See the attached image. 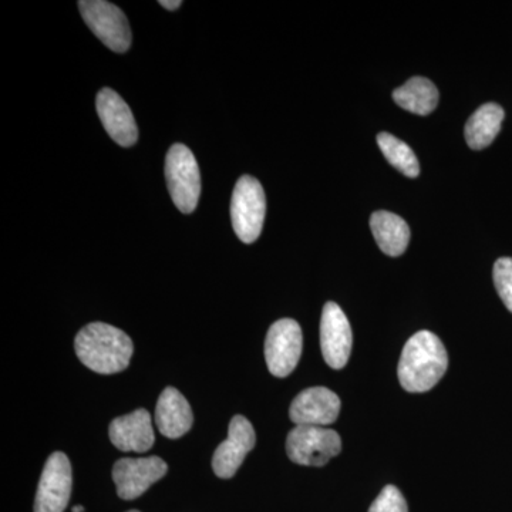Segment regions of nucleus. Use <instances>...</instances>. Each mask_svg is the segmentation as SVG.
Listing matches in <instances>:
<instances>
[{"label":"nucleus","instance_id":"f257e3e1","mask_svg":"<svg viewBox=\"0 0 512 512\" xmlns=\"http://www.w3.org/2000/svg\"><path fill=\"white\" fill-rule=\"evenodd\" d=\"M447 367L448 356L443 342L429 330H421L404 345L397 375L404 390L424 393L440 382Z\"/></svg>","mask_w":512,"mask_h":512},{"label":"nucleus","instance_id":"f03ea898","mask_svg":"<svg viewBox=\"0 0 512 512\" xmlns=\"http://www.w3.org/2000/svg\"><path fill=\"white\" fill-rule=\"evenodd\" d=\"M74 349L80 362L100 375L123 372L134 352L127 333L101 322L84 326L77 333Z\"/></svg>","mask_w":512,"mask_h":512},{"label":"nucleus","instance_id":"7ed1b4c3","mask_svg":"<svg viewBox=\"0 0 512 512\" xmlns=\"http://www.w3.org/2000/svg\"><path fill=\"white\" fill-rule=\"evenodd\" d=\"M165 178L175 207L183 214L197 208L201 195V174L190 148L174 144L165 158Z\"/></svg>","mask_w":512,"mask_h":512},{"label":"nucleus","instance_id":"20e7f679","mask_svg":"<svg viewBox=\"0 0 512 512\" xmlns=\"http://www.w3.org/2000/svg\"><path fill=\"white\" fill-rule=\"evenodd\" d=\"M265 214L264 188L251 175H242L232 192L231 218L235 234L244 244H252L259 238Z\"/></svg>","mask_w":512,"mask_h":512},{"label":"nucleus","instance_id":"39448f33","mask_svg":"<svg viewBox=\"0 0 512 512\" xmlns=\"http://www.w3.org/2000/svg\"><path fill=\"white\" fill-rule=\"evenodd\" d=\"M342 440L335 430L318 426H296L288 434L286 453L299 466L323 467L339 456Z\"/></svg>","mask_w":512,"mask_h":512},{"label":"nucleus","instance_id":"423d86ee","mask_svg":"<svg viewBox=\"0 0 512 512\" xmlns=\"http://www.w3.org/2000/svg\"><path fill=\"white\" fill-rule=\"evenodd\" d=\"M80 13L90 30L109 49L126 53L131 46V29L119 6L106 0H80Z\"/></svg>","mask_w":512,"mask_h":512},{"label":"nucleus","instance_id":"0eeeda50","mask_svg":"<svg viewBox=\"0 0 512 512\" xmlns=\"http://www.w3.org/2000/svg\"><path fill=\"white\" fill-rule=\"evenodd\" d=\"M303 336L299 323L281 319L268 330L265 359L269 372L276 377L291 375L302 356Z\"/></svg>","mask_w":512,"mask_h":512},{"label":"nucleus","instance_id":"6e6552de","mask_svg":"<svg viewBox=\"0 0 512 512\" xmlns=\"http://www.w3.org/2000/svg\"><path fill=\"white\" fill-rule=\"evenodd\" d=\"M72 466L66 454L53 453L37 487L35 512H63L72 495Z\"/></svg>","mask_w":512,"mask_h":512},{"label":"nucleus","instance_id":"1a4fd4ad","mask_svg":"<svg viewBox=\"0 0 512 512\" xmlns=\"http://www.w3.org/2000/svg\"><path fill=\"white\" fill-rule=\"evenodd\" d=\"M352 328L342 308L335 302H328L320 319V348L325 362L332 369H343L352 353Z\"/></svg>","mask_w":512,"mask_h":512},{"label":"nucleus","instance_id":"9d476101","mask_svg":"<svg viewBox=\"0 0 512 512\" xmlns=\"http://www.w3.org/2000/svg\"><path fill=\"white\" fill-rule=\"evenodd\" d=\"M167 463L160 457L121 458L113 467L117 494L123 500H136L167 474Z\"/></svg>","mask_w":512,"mask_h":512},{"label":"nucleus","instance_id":"9b49d317","mask_svg":"<svg viewBox=\"0 0 512 512\" xmlns=\"http://www.w3.org/2000/svg\"><path fill=\"white\" fill-rule=\"evenodd\" d=\"M255 443V430L251 421L244 416L232 417L229 423L228 439L220 444L212 458L215 474L220 478L234 477Z\"/></svg>","mask_w":512,"mask_h":512},{"label":"nucleus","instance_id":"f8f14e48","mask_svg":"<svg viewBox=\"0 0 512 512\" xmlns=\"http://www.w3.org/2000/svg\"><path fill=\"white\" fill-rule=\"evenodd\" d=\"M340 399L326 387H311L295 397L289 416L296 426L326 427L338 420Z\"/></svg>","mask_w":512,"mask_h":512},{"label":"nucleus","instance_id":"ddd939ff","mask_svg":"<svg viewBox=\"0 0 512 512\" xmlns=\"http://www.w3.org/2000/svg\"><path fill=\"white\" fill-rule=\"evenodd\" d=\"M97 113L109 136L121 147H131L137 143L136 120L126 101L111 89H101L96 99Z\"/></svg>","mask_w":512,"mask_h":512},{"label":"nucleus","instance_id":"4468645a","mask_svg":"<svg viewBox=\"0 0 512 512\" xmlns=\"http://www.w3.org/2000/svg\"><path fill=\"white\" fill-rule=\"evenodd\" d=\"M110 440L124 453H146L156 443L151 414L140 409L111 421Z\"/></svg>","mask_w":512,"mask_h":512},{"label":"nucleus","instance_id":"2eb2a0df","mask_svg":"<svg viewBox=\"0 0 512 512\" xmlns=\"http://www.w3.org/2000/svg\"><path fill=\"white\" fill-rule=\"evenodd\" d=\"M192 410L187 399L174 387H167L160 394L156 409V424L168 439H180L191 430Z\"/></svg>","mask_w":512,"mask_h":512},{"label":"nucleus","instance_id":"dca6fc26","mask_svg":"<svg viewBox=\"0 0 512 512\" xmlns=\"http://www.w3.org/2000/svg\"><path fill=\"white\" fill-rule=\"evenodd\" d=\"M370 228H372L377 245L386 255H403L409 247V225L402 217L393 212L376 211L370 217Z\"/></svg>","mask_w":512,"mask_h":512},{"label":"nucleus","instance_id":"f3484780","mask_svg":"<svg viewBox=\"0 0 512 512\" xmlns=\"http://www.w3.org/2000/svg\"><path fill=\"white\" fill-rule=\"evenodd\" d=\"M504 120L503 107L495 103L483 104L474 111L466 124V140L468 147L473 150H483L490 146L495 137L500 134Z\"/></svg>","mask_w":512,"mask_h":512},{"label":"nucleus","instance_id":"a211bd4d","mask_svg":"<svg viewBox=\"0 0 512 512\" xmlns=\"http://www.w3.org/2000/svg\"><path fill=\"white\" fill-rule=\"evenodd\" d=\"M439 99V90L426 77H412L409 82L393 92V100L402 109L419 116L433 113L439 104Z\"/></svg>","mask_w":512,"mask_h":512},{"label":"nucleus","instance_id":"6ab92c4d","mask_svg":"<svg viewBox=\"0 0 512 512\" xmlns=\"http://www.w3.org/2000/svg\"><path fill=\"white\" fill-rule=\"evenodd\" d=\"M377 144L382 150L383 156L393 165L396 170L406 177L416 178L420 174V164L416 154L409 144L399 140L389 133H380L377 136Z\"/></svg>","mask_w":512,"mask_h":512},{"label":"nucleus","instance_id":"aec40b11","mask_svg":"<svg viewBox=\"0 0 512 512\" xmlns=\"http://www.w3.org/2000/svg\"><path fill=\"white\" fill-rule=\"evenodd\" d=\"M494 285L501 301L512 313V258H500L494 265Z\"/></svg>","mask_w":512,"mask_h":512},{"label":"nucleus","instance_id":"412c9836","mask_svg":"<svg viewBox=\"0 0 512 512\" xmlns=\"http://www.w3.org/2000/svg\"><path fill=\"white\" fill-rule=\"evenodd\" d=\"M369 512H409V508L399 488L387 485L376 498Z\"/></svg>","mask_w":512,"mask_h":512},{"label":"nucleus","instance_id":"4be33fe9","mask_svg":"<svg viewBox=\"0 0 512 512\" xmlns=\"http://www.w3.org/2000/svg\"><path fill=\"white\" fill-rule=\"evenodd\" d=\"M160 5L167 10H177L183 5V2H180V0H161Z\"/></svg>","mask_w":512,"mask_h":512},{"label":"nucleus","instance_id":"5701e85b","mask_svg":"<svg viewBox=\"0 0 512 512\" xmlns=\"http://www.w3.org/2000/svg\"><path fill=\"white\" fill-rule=\"evenodd\" d=\"M73 512H84V507H82V505H77V507L73 508Z\"/></svg>","mask_w":512,"mask_h":512},{"label":"nucleus","instance_id":"b1692460","mask_svg":"<svg viewBox=\"0 0 512 512\" xmlns=\"http://www.w3.org/2000/svg\"><path fill=\"white\" fill-rule=\"evenodd\" d=\"M128 512H140V511L133 510V511H128Z\"/></svg>","mask_w":512,"mask_h":512}]
</instances>
